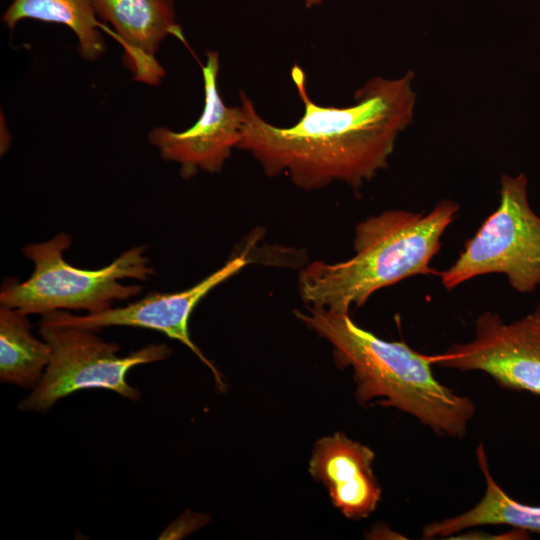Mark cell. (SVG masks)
I'll return each mask as SVG.
<instances>
[{
  "label": "cell",
  "mask_w": 540,
  "mask_h": 540,
  "mask_svg": "<svg viewBox=\"0 0 540 540\" xmlns=\"http://www.w3.org/2000/svg\"><path fill=\"white\" fill-rule=\"evenodd\" d=\"M291 78L303 102L301 118L277 127L257 112L243 91L241 139L237 148L249 152L268 176L285 174L299 188L321 189L344 182L358 189L388 165L395 141L413 119L414 74L369 79L346 107L322 106L308 94L306 75L294 65Z\"/></svg>",
  "instance_id": "6da1fadb"
},
{
  "label": "cell",
  "mask_w": 540,
  "mask_h": 540,
  "mask_svg": "<svg viewBox=\"0 0 540 540\" xmlns=\"http://www.w3.org/2000/svg\"><path fill=\"white\" fill-rule=\"evenodd\" d=\"M295 314L330 342L339 366L353 368L358 402L382 397L380 404L416 417L438 435H465L475 405L435 378L434 355L418 353L402 341L378 338L356 325L349 312L306 305V311Z\"/></svg>",
  "instance_id": "7a4b0ae2"
},
{
  "label": "cell",
  "mask_w": 540,
  "mask_h": 540,
  "mask_svg": "<svg viewBox=\"0 0 540 540\" xmlns=\"http://www.w3.org/2000/svg\"><path fill=\"white\" fill-rule=\"evenodd\" d=\"M459 204L444 199L425 213L388 210L357 223L354 255L338 263L316 261L299 275L306 305L349 312L381 288L415 275H438L430 263Z\"/></svg>",
  "instance_id": "3957f363"
},
{
  "label": "cell",
  "mask_w": 540,
  "mask_h": 540,
  "mask_svg": "<svg viewBox=\"0 0 540 540\" xmlns=\"http://www.w3.org/2000/svg\"><path fill=\"white\" fill-rule=\"evenodd\" d=\"M70 244V236L59 233L48 241L26 245L23 253L33 262V273L26 281L4 283L1 306L28 315L59 310L99 313L112 308L116 300H127L141 293L139 285H123L121 280H147L154 274L144 255V246L128 249L101 269L86 270L71 266L63 258Z\"/></svg>",
  "instance_id": "277c9868"
},
{
  "label": "cell",
  "mask_w": 540,
  "mask_h": 540,
  "mask_svg": "<svg viewBox=\"0 0 540 540\" xmlns=\"http://www.w3.org/2000/svg\"><path fill=\"white\" fill-rule=\"evenodd\" d=\"M39 328L51 356L39 383L19 402L22 411L46 412L58 400L85 389L111 390L137 401L140 391L128 383L129 370L165 360L172 353L166 344L152 343L119 356V345L105 341L94 329L41 321Z\"/></svg>",
  "instance_id": "5b68a950"
},
{
  "label": "cell",
  "mask_w": 540,
  "mask_h": 540,
  "mask_svg": "<svg viewBox=\"0 0 540 540\" xmlns=\"http://www.w3.org/2000/svg\"><path fill=\"white\" fill-rule=\"evenodd\" d=\"M500 184L497 209L465 242L453 265L439 271L447 290L491 273L505 274L520 293H531L540 285V217L528 201L527 177L503 174Z\"/></svg>",
  "instance_id": "8992f818"
},
{
  "label": "cell",
  "mask_w": 540,
  "mask_h": 540,
  "mask_svg": "<svg viewBox=\"0 0 540 540\" xmlns=\"http://www.w3.org/2000/svg\"><path fill=\"white\" fill-rule=\"evenodd\" d=\"M434 365L487 373L503 387L540 395V302L511 323L486 311L475 321V337L434 355Z\"/></svg>",
  "instance_id": "52a82bcc"
},
{
  "label": "cell",
  "mask_w": 540,
  "mask_h": 540,
  "mask_svg": "<svg viewBox=\"0 0 540 540\" xmlns=\"http://www.w3.org/2000/svg\"><path fill=\"white\" fill-rule=\"evenodd\" d=\"M248 260L244 254L227 261L221 268L194 286L175 293H151L123 307L99 313L73 315L59 310L42 315L41 322L98 330L110 326H128L159 331L187 346L212 371L223 390L222 375L192 341L188 322L199 301L213 288L239 272Z\"/></svg>",
  "instance_id": "ba28073f"
},
{
  "label": "cell",
  "mask_w": 540,
  "mask_h": 540,
  "mask_svg": "<svg viewBox=\"0 0 540 540\" xmlns=\"http://www.w3.org/2000/svg\"><path fill=\"white\" fill-rule=\"evenodd\" d=\"M219 66V54L208 51L202 66L204 107L193 126L181 132L158 127L149 134L150 143L159 149L161 157L180 164L184 177L198 170L220 172L241 139L243 111L241 106H227L220 96Z\"/></svg>",
  "instance_id": "9c48e42d"
},
{
  "label": "cell",
  "mask_w": 540,
  "mask_h": 540,
  "mask_svg": "<svg viewBox=\"0 0 540 540\" xmlns=\"http://www.w3.org/2000/svg\"><path fill=\"white\" fill-rule=\"evenodd\" d=\"M96 15L110 23L124 48L123 61L138 81L155 85L165 71L155 58L168 36L182 38L172 0H91Z\"/></svg>",
  "instance_id": "30bf717a"
},
{
  "label": "cell",
  "mask_w": 540,
  "mask_h": 540,
  "mask_svg": "<svg viewBox=\"0 0 540 540\" xmlns=\"http://www.w3.org/2000/svg\"><path fill=\"white\" fill-rule=\"evenodd\" d=\"M374 458L369 447L338 432L316 442L309 471L328 488L334 506L358 520L368 517L381 498L372 470Z\"/></svg>",
  "instance_id": "8fae6325"
},
{
  "label": "cell",
  "mask_w": 540,
  "mask_h": 540,
  "mask_svg": "<svg viewBox=\"0 0 540 540\" xmlns=\"http://www.w3.org/2000/svg\"><path fill=\"white\" fill-rule=\"evenodd\" d=\"M476 455L486 482L483 498L465 513L425 526L423 538L449 537L463 529L490 524L540 533V506L518 502L501 489L490 474L483 444L477 447Z\"/></svg>",
  "instance_id": "7c38bea8"
},
{
  "label": "cell",
  "mask_w": 540,
  "mask_h": 540,
  "mask_svg": "<svg viewBox=\"0 0 540 540\" xmlns=\"http://www.w3.org/2000/svg\"><path fill=\"white\" fill-rule=\"evenodd\" d=\"M27 316L14 308L0 307V380L31 390L49 363L51 349L45 340L34 336Z\"/></svg>",
  "instance_id": "4fadbf2b"
},
{
  "label": "cell",
  "mask_w": 540,
  "mask_h": 540,
  "mask_svg": "<svg viewBox=\"0 0 540 540\" xmlns=\"http://www.w3.org/2000/svg\"><path fill=\"white\" fill-rule=\"evenodd\" d=\"M96 16L91 0H12L2 21L10 29L23 19L64 24L76 35L82 57L94 61L105 51Z\"/></svg>",
  "instance_id": "5bb4252c"
},
{
  "label": "cell",
  "mask_w": 540,
  "mask_h": 540,
  "mask_svg": "<svg viewBox=\"0 0 540 540\" xmlns=\"http://www.w3.org/2000/svg\"><path fill=\"white\" fill-rule=\"evenodd\" d=\"M206 522V516L203 514L185 512L160 534L159 539H180L205 525Z\"/></svg>",
  "instance_id": "9a60e30c"
},
{
  "label": "cell",
  "mask_w": 540,
  "mask_h": 540,
  "mask_svg": "<svg viewBox=\"0 0 540 540\" xmlns=\"http://www.w3.org/2000/svg\"><path fill=\"white\" fill-rule=\"evenodd\" d=\"M325 0H304L306 8L310 9L321 5Z\"/></svg>",
  "instance_id": "2e32d148"
}]
</instances>
